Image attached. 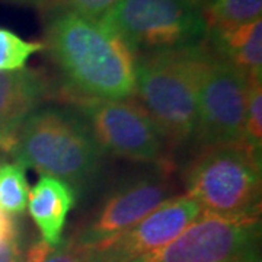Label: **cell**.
I'll list each match as a JSON object with an SVG mask.
<instances>
[{"label":"cell","instance_id":"cell-1","mask_svg":"<svg viewBox=\"0 0 262 262\" xmlns=\"http://www.w3.org/2000/svg\"><path fill=\"white\" fill-rule=\"evenodd\" d=\"M44 47L64 76L66 92L96 99L134 95L137 56L99 19L58 10L48 20Z\"/></svg>","mask_w":262,"mask_h":262},{"label":"cell","instance_id":"cell-2","mask_svg":"<svg viewBox=\"0 0 262 262\" xmlns=\"http://www.w3.org/2000/svg\"><path fill=\"white\" fill-rule=\"evenodd\" d=\"M210 56L211 47L201 42L136 57L134 95L168 150L195 140L200 83Z\"/></svg>","mask_w":262,"mask_h":262},{"label":"cell","instance_id":"cell-3","mask_svg":"<svg viewBox=\"0 0 262 262\" xmlns=\"http://www.w3.org/2000/svg\"><path fill=\"white\" fill-rule=\"evenodd\" d=\"M15 162L53 177L75 191L89 187L102 166L103 151L77 113L38 108L20 125L10 149Z\"/></svg>","mask_w":262,"mask_h":262},{"label":"cell","instance_id":"cell-4","mask_svg":"<svg viewBox=\"0 0 262 262\" xmlns=\"http://www.w3.org/2000/svg\"><path fill=\"white\" fill-rule=\"evenodd\" d=\"M261 156L246 144L204 149L188 168L185 189L203 211L259 217Z\"/></svg>","mask_w":262,"mask_h":262},{"label":"cell","instance_id":"cell-5","mask_svg":"<svg viewBox=\"0 0 262 262\" xmlns=\"http://www.w3.org/2000/svg\"><path fill=\"white\" fill-rule=\"evenodd\" d=\"M99 20L136 56L195 46L207 37L201 10L187 0H118Z\"/></svg>","mask_w":262,"mask_h":262},{"label":"cell","instance_id":"cell-6","mask_svg":"<svg viewBox=\"0 0 262 262\" xmlns=\"http://www.w3.org/2000/svg\"><path fill=\"white\" fill-rule=\"evenodd\" d=\"M103 153L124 159L172 166L156 124L136 99H96L64 92Z\"/></svg>","mask_w":262,"mask_h":262},{"label":"cell","instance_id":"cell-7","mask_svg":"<svg viewBox=\"0 0 262 262\" xmlns=\"http://www.w3.org/2000/svg\"><path fill=\"white\" fill-rule=\"evenodd\" d=\"M259 217L203 211L168 245L134 262H259Z\"/></svg>","mask_w":262,"mask_h":262},{"label":"cell","instance_id":"cell-8","mask_svg":"<svg viewBox=\"0 0 262 262\" xmlns=\"http://www.w3.org/2000/svg\"><path fill=\"white\" fill-rule=\"evenodd\" d=\"M249 77L211 50L200 83L195 141L204 149L245 144Z\"/></svg>","mask_w":262,"mask_h":262},{"label":"cell","instance_id":"cell-9","mask_svg":"<svg viewBox=\"0 0 262 262\" xmlns=\"http://www.w3.org/2000/svg\"><path fill=\"white\" fill-rule=\"evenodd\" d=\"M172 166H159L155 173L130 179L114 189L92 220L73 236L84 248L110 241L137 225L172 196Z\"/></svg>","mask_w":262,"mask_h":262},{"label":"cell","instance_id":"cell-10","mask_svg":"<svg viewBox=\"0 0 262 262\" xmlns=\"http://www.w3.org/2000/svg\"><path fill=\"white\" fill-rule=\"evenodd\" d=\"M203 213L194 198L170 196L137 225L88 248V262H134L173 241Z\"/></svg>","mask_w":262,"mask_h":262},{"label":"cell","instance_id":"cell-11","mask_svg":"<svg viewBox=\"0 0 262 262\" xmlns=\"http://www.w3.org/2000/svg\"><path fill=\"white\" fill-rule=\"evenodd\" d=\"M51 95L48 80L38 70L0 72V150L10 151L20 125Z\"/></svg>","mask_w":262,"mask_h":262},{"label":"cell","instance_id":"cell-12","mask_svg":"<svg viewBox=\"0 0 262 262\" xmlns=\"http://www.w3.org/2000/svg\"><path fill=\"white\" fill-rule=\"evenodd\" d=\"M76 191L61 179L41 177L29 189L28 211L42 241L51 246L61 244L67 215L75 204Z\"/></svg>","mask_w":262,"mask_h":262},{"label":"cell","instance_id":"cell-13","mask_svg":"<svg viewBox=\"0 0 262 262\" xmlns=\"http://www.w3.org/2000/svg\"><path fill=\"white\" fill-rule=\"evenodd\" d=\"M211 50L249 79H262V19L229 28L207 29Z\"/></svg>","mask_w":262,"mask_h":262},{"label":"cell","instance_id":"cell-14","mask_svg":"<svg viewBox=\"0 0 262 262\" xmlns=\"http://www.w3.org/2000/svg\"><path fill=\"white\" fill-rule=\"evenodd\" d=\"M201 13L207 29L236 27L261 19L262 0H207Z\"/></svg>","mask_w":262,"mask_h":262},{"label":"cell","instance_id":"cell-15","mask_svg":"<svg viewBox=\"0 0 262 262\" xmlns=\"http://www.w3.org/2000/svg\"><path fill=\"white\" fill-rule=\"evenodd\" d=\"M29 187L25 168L18 162L0 165V208L8 214H20L27 210Z\"/></svg>","mask_w":262,"mask_h":262},{"label":"cell","instance_id":"cell-16","mask_svg":"<svg viewBox=\"0 0 262 262\" xmlns=\"http://www.w3.org/2000/svg\"><path fill=\"white\" fill-rule=\"evenodd\" d=\"M46 50L44 42L28 41L6 28H0V72L24 69L34 54Z\"/></svg>","mask_w":262,"mask_h":262},{"label":"cell","instance_id":"cell-17","mask_svg":"<svg viewBox=\"0 0 262 262\" xmlns=\"http://www.w3.org/2000/svg\"><path fill=\"white\" fill-rule=\"evenodd\" d=\"M245 144L261 156L262 149V80L249 79L245 113Z\"/></svg>","mask_w":262,"mask_h":262},{"label":"cell","instance_id":"cell-18","mask_svg":"<svg viewBox=\"0 0 262 262\" xmlns=\"http://www.w3.org/2000/svg\"><path fill=\"white\" fill-rule=\"evenodd\" d=\"M42 262H88V248L70 237L54 246Z\"/></svg>","mask_w":262,"mask_h":262},{"label":"cell","instance_id":"cell-19","mask_svg":"<svg viewBox=\"0 0 262 262\" xmlns=\"http://www.w3.org/2000/svg\"><path fill=\"white\" fill-rule=\"evenodd\" d=\"M69 9L82 13L84 16L101 19L118 0H63Z\"/></svg>","mask_w":262,"mask_h":262},{"label":"cell","instance_id":"cell-20","mask_svg":"<svg viewBox=\"0 0 262 262\" xmlns=\"http://www.w3.org/2000/svg\"><path fill=\"white\" fill-rule=\"evenodd\" d=\"M0 262H24V253L19 245L18 234L0 237Z\"/></svg>","mask_w":262,"mask_h":262},{"label":"cell","instance_id":"cell-21","mask_svg":"<svg viewBox=\"0 0 262 262\" xmlns=\"http://www.w3.org/2000/svg\"><path fill=\"white\" fill-rule=\"evenodd\" d=\"M16 234H18V230H16V225L13 219L0 208V237H10Z\"/></svg>","mask_w":262,"mask_h":262},{"label":"cell","instance_id":"cell-22","mask_svg":"<svg viewBox=\"0 0 262 262\" xmlns=\"http://www.w3.org/2000/svg\"><path fill=\"white\" fill-rule=\"evenodd\" d=\"M12 2H19V3H31V5H38L41 0H12Z\"/></svg>","mask_w":262,"mask_h":262},{"label":"cell","instance_id":"cell-23","mask_svg":"<svg viewBox=\"0 0 262 262\" xmlns=\"http://www.w3.org/2000/svg\"><path fill=\"white\" fill-rule=\"evenodd\" d=\"M187 2H191V3H194V5H196L198 2H201V0H187Z\"/></svg>","mask_w":262,"mask_h":262},{"label":"cell","instance_id":"cell-24","mask_svg":"<svg viewBox=\"0 0 262 262\" xmlns=\"http://www.w3.org/2000/svg\"><path fill=\"white\" fill-rule=\"evenodd\" d=\"M0 165H2V156H0Z\"/></svg>","mask_w":262,"mask_h":262}]
</instances>
